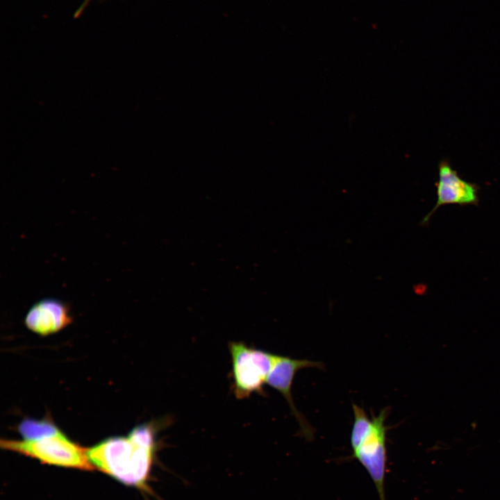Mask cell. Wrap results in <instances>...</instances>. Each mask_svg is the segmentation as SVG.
<instances>
[{"label": "cell", "mask_w": 500, "mask_h": 500, "mask_svg": "<svg viewBox=\"0 0 500 500\" xmlns=\"http://www.w3.org/2000/svg\"><path fill=\"white\" fill-rule=\"evenodd\" d=\"M160 425L143 424L127 437L107 438L87 449L92 465L128 486L150 492L148 482L158 449L156 431Z\"/></svg>", "instance_id": "6da1fadb"}, {"label": "cell", "mask_w": 500, "mask_h": 500, "mask_svg": "<svg viewBox=\"0 0 500 500\" xmlns=\"http://www.w3.org/2000/svg\"><path fill=\"white\" fill-rule=\"evenodd\" d=\"M1 447L33 458L44 464L93 471L94 467L87 455V449L74 443L60 431L36 440H1Z\"/></svg>", "instance_id": "7a4b0ae2"}, {"label": "cell", "mask_w": 500, "mask_h": 500, "mask_svg": "<svg viewBox=\"0 0 500 500\" xmlns=\"http://www.w3.org/2000/svg\"><path fill=\"white\" fill-rule=\"evenodd\" d=\"M232 390L238 399L253 393L265 395L264 385L278 355L250 347L242 342H230Z\"/></svg>", "instance_id": "3957f363"}, {"label": "cell", "mask_w": 500, "mask_h": 500, "mask_svg": "<svg viewBox=\"0 0 500 500\" xmlns=\"http://www.w3.org/2000/svg\"><path fill=\"white\" fill-rule=\"evenodd\" d=\"M388 410L385 408L373 416L369 429L358 439L350 440L353 457L368 473L377 490L380 500H386L385 478L387 463L385 419Z\"/></svg>", "instance_id": "277c9868"}, {"label": "cell", "mask_w": 500, "mask_h": 500, "mask_svg": "<svg viewBox=\"0 0 500 500\" xmlns=\"http://www.w3.org/2000/svg\"><path fill=\"white\" fill-rule=\"evenodd\" d=\"M438 174L439 178L435 183L437 201L433 208L421 222L422 225L427 224L431 216L442 206H476L479 202L478 185L462 179L448 160L444 158L440 161Z\"/></svg>", "instance_id": "5b68a950"}, {"label": "cell", "mask_w": 500, "mask_h": 500, "mask_svg": "<svg viewBox=\"0 0 500 500\" xmlns=\"http://www.w3.org/2000/svg\"><path fill=\"white\" fill-rule=\"evenodd\" d=\"M310 367L322 369L323 364L306 359L278 356L266 382V384L280 392L287 401L291 412L299 424L301 433L308 439L313 437V429L305 417L297 409L291 390L296 373L300 369Z\"/></svg>", "instance_id": "8992f818"}, {"label": "cell", "mask_w": 500, "mask_h": 500, "mask_svg": "<svg viewBox=\"0 0 500 500\" xmlns=\"http://www.w3.org/2000/svg\"><path fill=\"white\" fill-rule=\"evenodd\" d=\"M72 322L67 306L53 299H42L34 304L25 317L28 328L41 335L54 333Z\"/></svg>", "instance_id": "52a82bcc"}, {"label": "cell", "mask_w": 500, "mask_h": 500, "mask_svg": "<svg viewBox=\"0 0 500 500\" xmlns=\"http://www.w3.org/2000/svg\"><path fill=\"white\" fill-rule=\"evenodd\" d=\"M18 431L23 440H31L55 434L60 429L49 420L26 419L19 424Z\"/></svg>", "instance_id": "ba28073f"}, {"label": "cell", "mask_w": 500, "mask_h": 500, "mask_svg": "<svg viewBox=\"0 0 500 500\" xmlns=\"http://www.w3.org/2000/svg\"><path fill=\"white\" fill-rule=\"evenodd\" d=\"M91 0H84L83 2L81 3V5L79 6V8L76 10L74 18L77 19L79 18L80 16L82 15L85 9L88 6L89 3Z\"/></svg>", "instance_id": "9c48e42d"}]
</instances>
